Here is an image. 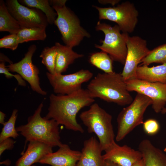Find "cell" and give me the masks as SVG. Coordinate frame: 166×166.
<instances>
[{"label": "cell", "instance_id": "6da1fadb", "mask_svg": "<svg viewBox=\"0 0 166 166\" xmlns=\"http://www.w3.org/2000/svg\"><path fill=\"white\" fill-rule=\"evenodd\" d=\"M49 99L46 118L54 120L59 125H64L67 129L84 132V129L77 121V115L81 109L91 105L95 101L87 89L81 88L67 95L52 94Z\"/></svg>", "mask_w": 166, "mask_h": 166}, {"label": "cell", "instance_id": "7a4b0ae2", "mask_svg": "<svg viewBox=\"0 0 166 166\" xmlns=\"http://www.w3.org/2000/svg\"><path fill=\"white\" fill-rule=\"evenodd\" d=\"M87 89L94 98L121 106L129 105L133 100L121 73L114 72L98 73L90 81Z\"/></svg>", "mask_w": 166, "mask_h": 166}, {"label": "cell", "instance_id": "3957f363", "mask_svg": "<svg viewBox=\"0 0 166 166\" xmlns=\"http://www.w3.org/2000/svg\"><path fill=\"white\" fill-rule=\"evenodd\" d=\"M43 105L38 106L34 114L29 117L27 123L16 128L18 132L25 139L24 152L27 143L31 141H38L49 144L53 148L60 147L63 144L61 141L59 124L53 119H48L41 116Z\"/></svg>", "mask_w": 166, "mask_h": 166}, {"label": "cell", "instance_id": "277c9868", "mask_svg": "<svg viewBox=\"0 0 166 166\" xmlns=\"http://www.w3.org/2000/svg\"><path fill=\"white\" fill-rule=\"evenodd\" d=\"M49 1L57 14L54 24L60 32L65 45L73 48L78 45L84 38L90 37L89 33L81 26L78 17L66 6L67 0Z\"/></svg>", "mask_w": 166, "mask_h": 166}, {"label": "cell", "instance_id": "5b68a950", "mask_svg": "<svg viewBox=\"0 0 166 166\" xmlns=\"http://www.w3.org/2000/svg\"><path fill=\"white\" fill-rule=\"evenodd\" d=\"M79 117L88 132L96 135L103 151L115 141L112 116L98 104H92L89 109L81 113Z\"/></svg>", "mask_w": 166, "mask_h": 166}, {"label": "cell", "instance_id": "8992f818", "mask_svg": "<svg viewBox=\"0 0 166 166\" xmlns=\"http://www.w3.org/2000/svg\"><path fill=\"white\" fill-rule=\"evenodd\" d=\"M152 103L149 97L137 93L132 101L121 110L117 118V141L123 140L136 127L143 124L144 114Z\"/></svg>", "mask_w": 166, "mask_h": 166}, {"label": "cell", "instance_id": "52a82bcc", "mask_svg": "<svg viewBox=\"0 0 166 166\" xmlns=\"http://www.w3.org/2000/svg\"><path fill=\"white\" fill-rule=\"evenodd\" d=\"M96 30L101 31L105 35L104 39L101 40V45H95V47L107 53L113 61L124 65L127 53V47L124 34L121 33L117 25L113 26L99 21Z\"/></svg>", "mask_w": 166, "mask_h": 166}, {"label": "cell", "instance_id": "ba28073f", "mask_svg": "<svg viewBox=\"0 0 166 166\" xmlns=\"http://www.w3.org/2000/svg\"><path fill=\"white\" fill-rule=\"evenodd\" d=\"M99 12V19L116 23L124 33L132 32L137 23L139 13L133 4L126 1L116 6L101 7L93 6Z\"/></svg>", "mask_w": 166, "mask_h": 166}, {"label": "cell", "instance_id": "9c48e42d", "mask_svg": "<svg viewBox=\"0 0 166 166\" xmlns=\"http://www.w3.org/2000/svg\"><path fill=\"white\" fill-rule=\"evenodd\" d=\"M123 33L127 47V53L121 74L126 81L136 78L138 64L150 50L147 47V41L145 39L139 36L131 37L128 34Z\"/></svg>", "mask_w": 166, "mask_h": 166}, {"label": "cell", "instance_id": "30bf717a", "mask_svg": "<svg viewBox=\"0 0 166 166\" xmlns=\"http://www.w3.org/2000/svg\"><path fill=\"white\" fill-rule=\"evenodd\" d=\"M8 10L20 25L21 28H46L49 24L45 14L40 10L30 8L17 0H7Z\"/></svg>", "mask_w": 166, "mask_h": 166}, {"label": "cell", "instance_id": "8fae6325", "mask_svg": "<svg viewBox=\"0 0 166 166\" xmlns=\"http://www.w3.org/2000/svg\"><path fill=\"white\" fill-rule=\"evenodd\" d=\"M46 75L55 93L67 95L81 89L82 84L90 80L93 74L88 70L81 69L68 74L47 72Z\"/></svg>", "mask_w": 166, "mask_h": 166}, {"label": "cell", "instance_id": "7c38bea8", "mask_svg": "<svg viewBox=\"0 0 166 166\" xmlns=\"http://www.w3.org/2000/svg\"><path fill=\"white\" fill-rule=\"evenodd\" d=\"M125 82L128 91L136 92L151 100L152 108L156 113L161 112L166 105V84L151 82L137 78Z\"/></svg>", "mask_w": 166, "mask_h": 166}, {"label": "cell", "instance_id": "4fadbf2b", "mask_svg": "<svg viewBox=\"0 0 166 166\" xmlns=\"http://www.w3.org/2000/svg\"><path fill=\"white\" fill-rule=\"evenodd\" d=\"M37 49L35 45H30L24 57L20 61L11 63L6 67L9 71L16 72L30 84L33 90L42 95H46L47 92L40 86L38 69L32 62V57Z\"/></svg>", "mask_w": 166, "mask_h": 166}, {"label": "cell", "instance_id": "5bb4252c", "mask_svg": "<svg viewBox=\"0 0 166 166\" xmlns=\"http://www.w3.org/2000/svg\"><path fill=\"white\" fill-rule=\"evenodd\" d=\"M105 151L103 155L105 160L121 166H132L143 158L139 150H135L126 145L120 146L115 141Z\"/></svg>", "mask_w": 166, "mask_h": 166}, {"label": "cell", "instance_id": "9a60e30c", "mask_svg": "<svg viewBox=\"0 0 166 166\" xmlns=\"http://www.w3.org/2000/svg\"><path fill=\"white\" fill-rule=\"evenodd\" d=\"M55 152L48 154L39 161L42 164L51 166H76L79 160L81 152L71 149L66 144H62Z\"/></svg>", "mask_w": 166, "mask_h": 166}, {"label": "cell", "instance_id": "2e32d148", "mask_svg": "<svg viewBox=\"0 0 166 166\" xmlns=\"http://www.w3.org/2000/svg\"><path fill=\"white\" fill-rule=\"evenodd\" d=\"M99 141L92 136L85 140L80 159L76 166H105V161Z\"/></svg>", "mask_w": 166, "mask_h": 166}, {"label": "cell", "instance_id": "e0dca14e", "mask_svg": "<svg viewBox=\"0 0 166 166\" xmlns=\"http://www.w3.org/2000/svg\"><path fill=\"white\" fill-rule=\"evenodd\" d=\"M53 147L38 141L29 142L27 148L17 161L15 166H31L46 154L53 152Z\"/></svg>", "mask_w": 166, "mask_h": 166}, {"label": "cell", "instance_id": "ac0fdd59", "mask_svg": "<svg viewBox=\"0 0 166 166\" xmlns=\"http://www.w3.org/2000/svg\"><path fill=\"white\" fill-rule=\"evenodd\" d=\"M145 166H166V154L148 139L142 140L138 146Z\"/></svg>", "mask_w": 166, "mask_h": 166}, {"label": "cell", "instance_id": "d6986e66", "mask_svg": "<svg viewBox=\"0 0 166 166\" xmlns=\"http://www.w3.org/2000/svg\"><path fill=\"white\" fill-rule=\"evenodd\" d=\"M57 53L56 57L55 74H62L66 71L69 65L75 60L82 57L84 55L75 52L72 48L63 45L58 42L55 44Z\"/></svg>", "mask_w": 166, "mask_h": 166}, {"label": "cell", "instance_id": "ffe728a7", "mask_svg": "<svg viewBox=\"0 0 166 166\" xmlns=\"http://www.w3.org/2000/svg\"><path fill=\"white\" fill-rule=\"evenodd\" d=\"M136 78L166 84V63L151 67L145 65L138 66Z\"/></svg>", "mask_w": 166, "mask_h": 166}, {"label": "cell", "instance_id": "44dd1931", "mask_svg": "<svg viewBox=\"0 0 166 166\" xmlns=\"http://www.w3.org/2000/svg\"><path fill=\"white\" fill-rule=\"evenodd\" d=\"M21 29L18 22L9 11L5 2L0 1V31L17 34Z\"/></svg>", "mask_w": 166, "mask_h": 166}, {"label": "cell", "instance_id": "7402d4cb", "mask_svg": "<svg viewBox=\"0 0 166 166\" xmlns=\"http://www.w3.org/2000/svg\"><path fill=\"white\" fill-rule=\"evenodd\" d=\"M20 3L29 7L38 9L45 15L49 24H52L57 17V14L51 6L49 1L48 0H21L18 1Z\"/></svg>", "mask_w": 166, "mask_h": 166}, {"label": "cell", "instance_id": "603a6c76", "mask_svg": "<svg viewBox=\"0 0 166 166\" xmlns=\"http://www.w3.org/2000/svg\"><path fill=\"white\" fill-rule=\"evenodd\" d=\"M113 61L107 53L102 51L92 53L89 58V62L92 65L106 73L114 72Z\"/></svg>", "mask_w": 166, "mask_h": 166}, {"label": "cell", "instance_id": "cb8c5ba5", "mask_svg": "<svg viewBox=\"0 0 166 166\" xmlns=\"http://www.w3.org/2000/svg\"><path fill=\"white\" fill-rule=\"evenodd\" d=\"M44 28L21 29L17 35L19 44L30 41L45 40L47 35Z\"/></svg>", "mask_w": 166, "mask_h": 166}, {"label": "cell", "instance_id": "d4e9b609", "mask_svg": "<svg viewBox=\"0 0 166 166\" xmlns=\"http://www.w3.org/2000/svg\"><path fill=\"white\" fill-rule=\"evenodd\" d=\"M140 63L147 66L153 63H166V43L150 50Z\"/></svg>", "mask_w": 166, "mask_h": 166}, {"label": "cell", "instance_id": "484cf974", "mask_svg": "<svg viewBox=\"0 0 166 166\" xmlns=\"http://www.w3.org/2000/svg\"><path fill=\"white\" fill-rule=\"evenodd\" d=\"M57 53L56 46L45 48L42 51L40 57L42 58V63L46 67L49 73H55V67L56 57Z\"/></svg>", "mask_w": 166, "mask_h": 166}, {"label": "cell", "instance_id": "4316f807", "mask_svg": "<svg viewBox=\"0 0 166 166\" xmlns=\"http://www.w3.org/2000/svg\"><path fill=\"white\" fill-rule=\"evenodd\" d=\"M18 112L17 109H14L9 119L3 124V126L0 134V142L8 138L15 139L19 136L15 127Z\"/></svg>", "mask_w": 166, "mask_h": 166}, {"label": "cell", "instance_id": "83f0119b", "mask_svg": "<svg viewBox=\"0 0 166 166\" xmlns=\"http://www.w3.org/2000/svg\"><path fill=\"white\" fill-rule=\"evenodd\" d=\"M19 43L17 34H10L0 39V48L14 50L17 48Z\"/></svg>", "mask_w": 166, "mask_h": 166}, {"label": "cell", "instance_id": "f1b7e54d", "mask_svg": "<svg viewBox=\"0 0 166 166\" xmlns=\"http://www.w3.org/2000/svg\"><path fill=\"white\" fill-rule=\"evenodd\" d=\"M143 127L146 133L150 135L156 134L160 129V125L158 122L156 120L150 119L144 122Z\"/></svg>", "mask_w": 166, "mask_h": 166}, {"label": "cell", "instance_id": "f546056e", "mask_svg": "<svg viewBox=\"0 0 166 166\" xmlns=\"http://www.w3.org/2000/svg\"><path fill=\"white\" fill-rule=\"evenodd\" d=\"M0 73L4 74L7 78H9L14 77L17 80L19 85L23 86H26L25 81L19 74H13L9 72L7 68L5 65L4 62L1 61L0 63Z\"/></svg>", "mask_w": 166, "mask_h": 166}, {"label": "cell", "instance_id": "4dcf8cb0", "mask_svg": "<svg viewBox=\"0 0 166 166\" xmlns=\"http://www.w3.org/2000/svg\"><path fill=\"white\" fill-rule=\"evenodd\" d=\"M15 141L11 138H6L0 142V156L6 150L12 149Z\"/></svg>", "mask_w": 166, "mask_h": 166}, {"label": "cell", "instance_id": "1f68e13d", "mask_svg": "<svg viewBox=\"0 0 166 166\" xmlns=\"http://www.w3.org/2000/svg\"><path fill=\"white\" fill-rule=\"evenodd\" d=\"M120 0H98V2L102 4H110L113 6H114L116 4L118 3Z\"/></svg>", "mask_w": 166, "mask_h": 166}, {"label": "cell", "instance_id": "d6a6232c", "mask_svg": "<svg viewBox=\"0 0 166 166\" xmlns=\"http://www.w3.org/2000/svg\"><path fill=\"white\" fill-rule=\"evenodd\" d=\"M0 61H7L10 64L13 63L5 55L2 53H0Z\"/></svg>", "mask_w": 166, "mask_h": 166}, {"label": "cell", "instance_id": "836d02e7", "mask_svg": "<svg viewBox=\"0 0 166 166\" xmlns=\"http://www.w3.org/2000/svg\"><path fill=\"white\" fill-rule=\"evenodd\" d=\"M132 166H145L144 161L143 158L137 161Z\"/></svg>", "mask_w": 166, "mask_h": 166}, {"label": "cell", "instance_id": "e575fe53", "mask_svg": "<svg viewBox=\"0 0 166 166\" xmlns=\"http://www.w3.org/2000/svg\"><path fill=\"white\" fill-rule=\"evenodd\" d=\"M6 117L5 114L2 111H0V123L3 124L5 121H4Z\"/></svg>", "mask_w": 166, "mask_h": 166}, {"label": "cell", "instance_id": "d590c367", "mask_svg": "<svg viewBox=\"0 0 166 166\" xmlns=\"http://www.w3.org/2000/svg\"><path fill=\"white\" fill-rule=\"evenodd\" d=\"M105 161V166H115V164L113 163L109 160Z\"/></svg>", "mask_w": 166, "mask_h": 166}, {"label": "cell", "instance_id": "8d00e7d4", "mask_svg": "<svg viewBox=\"0 0 166 166\" xmlns=\"http://www.w3.org/2000/svg\"><path fill=\"white\" fill-rule=\"evenodd\" d=\"M161 113L162 114H166V105L164 108L162 110Z\"/></svg>", "mask_w": 166, "mask_h": 166}, {"label": "cell", "instance_id": "74e56055", "mask_svg": "<svg viewBox=\"0 0 166 166\" xmlns=\"http://www.w3.org/2000/svg\"><path fill=\"white\" fill-rule=\"evenodd\" d=\"M164 152H166V147L164 148Z\"/></svg>", "mask_w": 166, "mask_h": 166}, {"label": "cell", "instance_id": "f35d334b", "mask_svg": "<svg viewBox=\"0 0 166 166\" xmlns=\"http://www.w3.org/2000/svg\"><path fill=\"white\" fill-rule=\"evenodd\" d=\"M115 166H121L118 165V164H115Z\"/></svg>", "mask_w": 166, "mask_h": 166}, {"label": "cell", "instance_id": "ab89813d", "mask_svg": "<svg viewBox=\"0 0 166 166\" xmlns=\"http://www.w3.org/2000/svg\"><path fill=\"white\" fill-rule=\"evenodd\" d=\"M31 166H35V165H32Z\"/></svg>", "mask_w": 166, "mask_h": 166}]
</instances>
